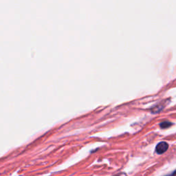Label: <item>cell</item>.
I'll list each match as a JSON object with an SVG mask.
<instances>
[{
  "label": "cell",
  "mask_w": 176,
  "mask_h": 176,
  "mask_svg": "<svg viewBox=\"0 0 176 176\" xmlns=\"http://www.w3.org/2000/svg\"><path fill=\"white\" fill-rule=\"evenodd\" d=\"M169 148V144L165 142H161L156 146V151L158 154H162L167 151Z\"/></svg>",
  "instance_id": "1"
},
{
  "label": "cell",
  "mask_w": 176,
  "mask_h": 176,
  "mask_svg": "<svg viewBox=\"0 0 176 176\" xmlns=\"http://www.w3.org/2000/svg\"><path fill=\"white\" fill-rule=\"evenodd\" d=\"M171 125H172V123H170V122H169V121L162 122V123H161L160 124V127H161V128H162V129L168 128V127L171 126Z\"/></svg>",
  "instance_id": "2"
},
{
  "label": "cell",
  "mask_w": 176,
  "mask_h": 176,
  "mask_svg": "<svg viewBox=\"0 0 176 176\" xmlns=\"http://www.w3.org/2000/svg\"><path fill=\"white\" fill-rule=\"evenodd\" d=\"M116 176H127L126 173H119V175H117Z\"/></svg>",
  "instance_id": "3"
},
{
  "label": "cell",
  "mask_w": 176,
  "mask_h": 176,
  "mask_svg": "<svg viewBox=\"0 0 176 176\" xmlns=\"http://www.w3.org/2000/svg\"><path fill=\"white\" fill-rule=\"evenodd\" d=\"M175 174H176V171L174 172V173H171V174H169V175H166V176H175Z\"/></svg>",
  "instance_id": "4"
}]
</instances>
